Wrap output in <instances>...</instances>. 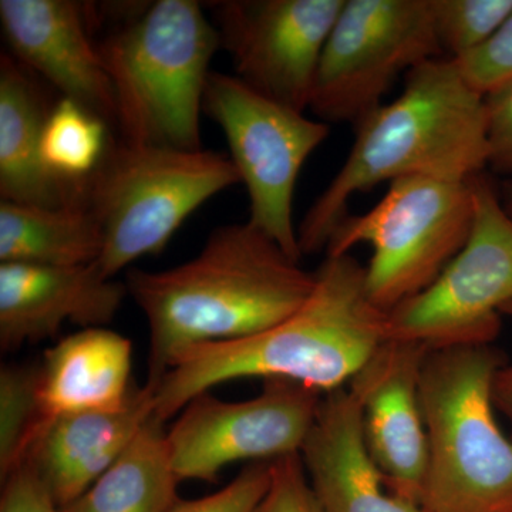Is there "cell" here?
I'll use <instances>...</instances> for the list:
<instances>
[{"mask_svg":"<svg viewBox=\"0 0 512 512\" xmlns=\"http://www.w3.org/2000/svg\"><path fill=\"white\" fill-rule=\"evenodd\" d=\"M501 313L512 319V303L504 306ZM493 402L495 410L503 414L512 430V365H508V363L501 367L494 377Z\"/></svg>","mask_w":512,"mask_h":512,"instance_id":"cell-30","label":"cell"},{"mask_svg":"<svg viewBox=\"0 0 512 512\" xmlns=\"http://www.w3.org/2000/svg\"><path fill=\"white\" fill-rule=\"evenodd\" d=\"M504 365L493 345L434 349L424 357L427 512H512V439L493 402L494 377Z\"/></svg>","mask_w":512,"mask_h":512,"instance_id":"cell-5","label":"cell"},{"mask_svg":"<svg viewBox=\"0 0 512 512\" xmlns=\"http://www.w3.org/2000/svg\"><path fill=\"white\" fill-rule=\"evenodd\" d=\"M0 512H60L29 466L19 467L2 481Z\"/></svg>","mask_w":512,"mask_h":512,"instance_id":"cell-29","label":"cell"},{"mask_svg":"<svg viewBox=\"0 0 512 512\" xmlns=\"http://www.w3.org/2000/svg\"><path fill=\"white\" fill-rule=\"evenodd\" d=\"M163 421L151 417L127 450L60 512H168L178 501V480Z\"/></svg>","mask_w":512,"mask_h":512,"instance_id":"cell-21","label":"cell"},{"mask_svg":"<svg viewBox=\"0 0 512 512\" xmlns=\"http://www.w3.org/2000/svg\"><path fill=\"white\" fill-rule=\"evenodd\" d=\"M308 301L271 328L175 357L154 394L167 421L195 397L231 380H286L325 394L342 389L389 339L387 312L373 302L366 266L352 254L326 256Z\"/></svg>","mask_w":512,"mask_h":512,"instance_id":"cell-2","label":"cell"},{"mask_svg":"<svg viewBox=\"0 0 512 512\" xmlns=\"http://www.w3.org/2000/svg\"><path fill=\"white\" fill-rule=\"evenodd\" d=\"M474 220L466 245L419 295L387 312L389 339L427 350L493 345L512 303V218L484 174L471 178Z\"/></svg>","mask_w":512,"mask_h":512,"instance_id":"cell-8","label":"cell"},{"mask_svg":"<svg viewBox=\"0 0 512 512\" xmlns=\"http://www.w3.org/2000/svg\"><path fill=\"white\" fill-rule=\"evenodd\" d=\"M256 512H323L299 453L272 461L271 484Z\"/></svg>","mask_w":512,"mask_h":512,"instance_id":"cell-27","label":"cell"},{"mask_svg":"<svg viewBox=\"0 0 512 512\" xmlns=\"http://www.w3.org/2000/svg\"><path fill=\"white\" fill-rule=\"evenodd\" d=\"M237 184V167L224 154L110 138L99 167L84 180V207L104 238L96 265L116 278L137 259L161 254L192 212Z\"/></svg>","mask_w":512,"mask_h":512,"instance_id":"cell-6","label":"cell"},{"mask_svg":"<svg viewBox=\"0 0 512 512\" xmlns=\"http://www.w3.org/2000/svg\"><path fill=\"white\" fill-rule=\"evenodd\" d=\"M299 456L323 512H427L387 490L348 386L323 394Z\"/></svg>","mask_w":512,"mask_h":512,"instance_id":"cell-16","label":"cell"},{"mask_svg":"<svg viewBox=\"0 0 512 512\" xmlns=\"http://www.w3.org/2000/svg\"><path fill=\"white\" fill-rule=\"evenodd\" d=\"M488 167L512 180V80L484 96Z\"/></svg>","mask_w":512,"mask_h":512,"instance_id":"cell-28","label":"cell"},{"mask_svg":"<svg viewBox=\"0 0 512 512\" xmlns=\"http://www.w3.org/2000/svg\"><path fill=\"white\" fill-rule=\"evenodd\" d=\"M443 57L429 0H345L320 56L309 109L352 123L382 106L400 74Z\"/></svg>","mask_w":512,"mask_h":512,"instance_id":"cell-10","label":"cell"},{"mask_svg":"<svg viewBox=\"0 0 512 512\" xmlns=\"http://www.w3.org/2000/svg\"><path fill=\"white\" fill-rule=\"evenodd\" d=\"M103 247L99 222L84 205L49 208L0 201L2 264H96Z\"/></svg>","mask_w":512,"mask_h":512,"instance_id":"cell-20","label":"cell"},{"mask_svg":"<svg viewBox=\"0 0 512 512\" xmlns=\"http://www.w3.org/2000/svg\"><path fill=\"white\" fill-rule=\"evenodd\" d=\"M501 200H503L505 210H507L508 214H510V217L512 218V180L508 181V183L504 185V195Z\"/></svg>","mask_w":512,"mask_h":512,"instance_id":"cell-31","label":"cell"},{"mask_svg":"<svg viewBox=\"0 0 512 512\" xmlns=\"http://www.w3.org/2000/svg\"><path fill=\"white\" fill-rule=\"evenodd\" d=\"M202 113L221 127L229 158L251 202V222L301 262L293 224L296 181L313 151L329 137V124L266 99L237 76L211 72Z\"/></svg>","mask_w":512,"mask_h":512,"instance_id":"cell-9","label":"cell"},{"mask_svg":"<svg viewBox=\"0 0 512 512\" xmlns=\"http://www.w3.org/2000/svg\"><path fill=\"white\" fill-rule=\"evenodd\" d=\"M427 350L387 339L348 384L362 409L367 448L387 490L421 505L426 487V424L420 403V373Z\"/></svg>","mask_w":512,"mask_h":512,"instance_id":"cell-13","label":"cell"},{"mask_svg":"<svg viewBox=\"0 0 512 512\" xmlns=\"http://www.w3.org/2000/svg\"><path fill=\"white\" fill-rule=\"evenodd\" d=\"M443 57L457 60L485 45L512 13V0H429Z\"/></svg>","mask_w":512,"mask_h":512,"instance_id":"cell-24","label":"cell"},{"mask_svg":"<svg viewBox=\"0 0 512 512\" xmlns=\"http://www.w3.org/2000/svg\"><path fill=\"white\" fill-rule=\"evenodd\" d=\"M272 461L249 463L217 493L178 500L168 512H256L271 484Z\"/></svg>","mask_w":512,"mask_h":512,"instance_id":"cell-25","label":"cell"},{"mask_svg":"<svg viewBox=\"0 0 512 512\" xmlns=\"http://www.w3.org/2000/svg\"><path fill=\"white\" fill-rule=\"evenodd\" d=\"M0 23L12 55L35 76L116 128V100L97 42L89 3L0 0Z\"/></svg>","mask_w":512,"mask_h":512,"instance_id":"cell-14","label":"cell"},{"mask_svg":"<svg viewBox=\"0 0 512 512\" xmlns=\"http://www.w3.org/2000/svg\"><path fill=\"white\" fill-rule=\"evenodd\" d=\"M345 0L212 2L234 76L266 99L309 109L320 56Z\"/></svg>","mask_w":512,"mask_h":512,"instance_id":"cell-12","label":"cell"},{"mask_svg":"<svg viewBox=\"0 0 512 512\" xmlns=\"http://www.w3.org/2000/svg\"><path fill=\"white\" fill-rule=\"evenodd\" d=\"M355 128L348 158L299 224L303 256L326 251L359 192L406 177L468 181L488 167L484 96L446 57L407 73L402 94Z\"/></svg>","mask_w":512,"mask_h":512,"instance_id":"cell-3","label":"cell"},{"mask_svg":"<svg viewBox=\"0 0 512 512\" xmlns=\"http://www.w3.org/2000/svg\"><path fill=\"white\" fill-rule=\"evenodd\" d=\"M55 104L37 76L10 53L0 55V198L60 208L84 205V181L57 177L43 160V133Z\"/></svg>","mask_w":512,"mask_h":512,"instance_id":"cell-18","label":"cell"},{"mask_svg":"<svg viewBox=\"0 0 512 512\" xmlns=\"http://www.w3.org/2000/svg\"><path fill=\"white\" fill-rule=\"evenodd\" d=\"M153 416V390L134 386L130 400L119 410L50 420L30 448L25 464L62 510L119 460Z\"/></svg>","mask_w":512,"mask_h":512,"instance_id":"cell-17","label":"cell"},{"mask_svg":"<svg viewBox=\"0 0 512 512\" xmlns=\"http://www.w3.org/2000/svg\"><path fill=\"white\" fill-rule=\"evenodd\" d=\"M133 343L107 328L82 329L45 352L40 397L46 419L114 412L133 393Z\"/></svg>","mask_w":512,"mask_h":512,"instance_id":"cell-19","label":"cell"},{"mask_svg":"<svg viewBox=\"0 0 512 512\" xmlns=\"http://www.w3.org/2000/svg\"><path fill=\"white\" fill-rule=\"evenodd\" d=\"M251 222L211 232L200 254L164 271L128 269V295L150 330L146 386L194 346L247 338L298 311L315 288L302 268Z\"/></svg>","mask_w":512,"mask_h":512,"instance_id":"cell-1","label":"cell"},{"mask_svg":"<svg viewBox=\"0 0 512 512\" xmlns=\"http://www.w3.org/2000/svg\"><path fill=\"white\" fill-rule=\"evenodd\" d=\"M109 124L72 100L56 101L43 133V160L57 177L83 183L109 147Z\"/></svg>","mask_w":512,"mask_h":512,"instance_id":"cell-22","label":"cell"},{"mask_svg":"<svg viewBox=\"0 0 512 512\" xmlns=\"http://www.w3.org/2000/svg\"><path fill=\"white\" fill-rule=\"evenodd\" d=\"M218 49V30L194 0L144 3L97 42L113 86L120 140L202 150V100Z\"/></svg>","mask_w":512,"mask_h":512,"instance_id":"cell-4","label":"cell"},{"mask_svg":"<svg viewBox=\"0 0 512 512\" xmlns=\"http://www.w3.org/2000/svg\"><path fill=\"white\" fill-rule=\"evenodd\" d=\"M49 420L40 397L39 365H3L0 370V476L25 464Z\"/></svg>","mask_w":512,"mask_h":512,"instance_id":"cell-23","label":"cell"},{"mask_svg":"<svg viewBox=\"0 0 512 512\" xmlns=\"http://www.w3.org/2000/svg\"><path fill=\"white\" fill-rule=\"evenodd\" d=\"M127 295L126 284L96 264H0V348L15 352L53 339L66 323L106 328Z\"/></svg>","mask_w":512,"mask_h":512,"instance_id":"cell-15","label":"cell"},{"mask_svg":"<svg viewBox=\"0 0 512 512\" xmlns=\"http://www.w3.org/2000/svg\"><path fill=\"white\" fill-rule=\"evenodd\" d=\"M473 220L471 178H400L375 207L340 222L325 252L346 255L357 245H370L367 291L390 312L439 278L466 245Z\"/></svg>","mask_w":512,"mask_h":512,"instance_id":"cell-7","label":"cell"},{"mask_svg":"<svg viewBox=\"0 0 512 512\" xmlns=\"http://www.w3.org/2000/svg\"><path fill=\"white\" fill-rule=\"evenodd\" d=\"M323 394L286 380H266L254 399L225 402L202 393L167 430L178 480L215 481L238 461H274L301 451Z\"/></svg>","mask_w":512,"mask_h":512,"instance_id":"cell-11","label":"cell"},{"mask_svg":"<svg viewBox=\"0 0 512 512\" xmlns=\"http://www.w3.org/2000/svg\"><path fill=\"white\" fill-rule=\"evenodd\" d=\"M464 79L478 93L493 92L512 80V13L480 49L454 60Z\"/></svg>","mask_w":512,"mask_h":512,"instance_id":"cell-26","label":"cell"}]
</instances>
